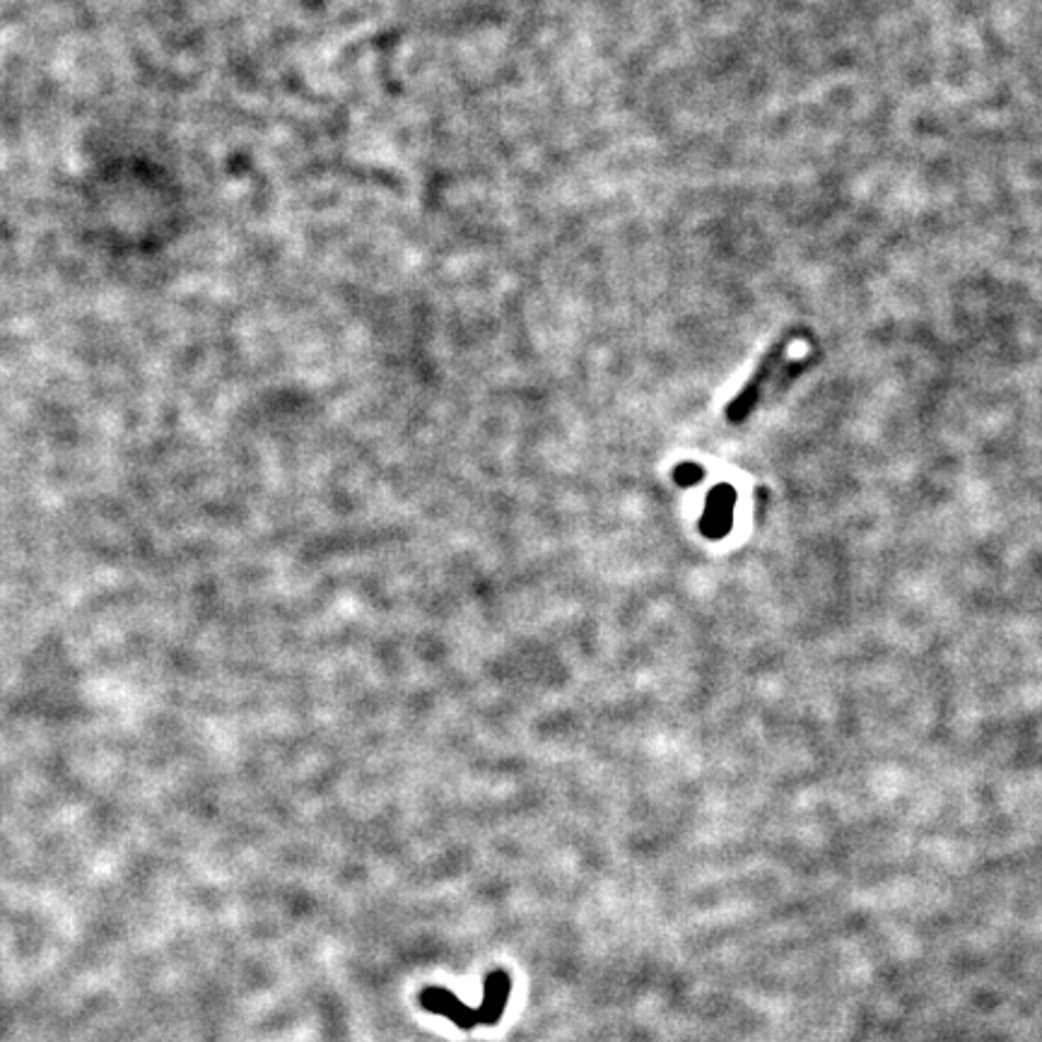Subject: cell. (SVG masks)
Segmentation results:
<instances>
[{
	"label": "cell",
	"instance_id": "1",
	"mask_svg": "<svg viewBox=\"0 0 1042 1042\" xmlns=\"http://www.w3.org/2000/svg\"><path fill=\"white\" fill-rule=\"evenodd\" d=\"M791 341H794V335L787 334L768 350V355L760 360V365L756 367L753 377H750L748 382H746V387L741 388V394L736 396V398H731L729 406H727V420H729V423H743V420L758 408V403L763 401V398H768L770 394H775L777 388H782L789 379H794V377H799L804 372L809 360L787 362V353H789Z\"/></svg>",
	"mask_w": 1042,
	"mask_h": 1042
}]
</instances>
